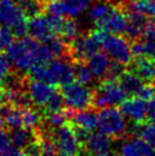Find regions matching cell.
Returning <instances> with one entry per match:
<instances>
[{
	"label": "cell",
	"mask_w": 155,
	"mask_h": 156,
	"mask_svg": "<svg viewBox=\"0 0 155 156\" xmlns=\"http://www.w3.org/2000/svg\"><path fill=\"white\" fill-rule=\"evenodd\" d=\"M29 74L34 81L50 86H62V88L73 83L75 80L74 65L65 58H55L47 64H35Z\"/></svg>",
	"instance_id": "1"
},
{
	"label": "cell",
	"mask_w": 155,
	"mask_h": 156,
	"mask_svg": "<svg viewBox=\"0 0 155 156\" xmlns=\"http://www.w3.org/2000/svg\"><path fill=\"white\" fill-rule=\"evenodd\" d=\"M40 48L41 42L31 37H25L15 41L6 50V56L16 71L20 73H26L30 72L35 64H39Z\"/></svg>",
	"instance_id": "2"
},
{
	"label": "cell",
	"mask_w": 155,
	"mask_h": 156,
	"mask_svg": "<svg viewBox=\"0 0 155 156\" xmlns=\"http://www.w3.org/2000/svg\"><path fill=\"white\" fill-rule=\"evenodd\" d=\"M127 100V92L120 82L114 79H105L94 92V108L105 109L122 105Z\"/></svg>",
	"instance_id": "3"
},
{
	"label": "cell",
	"mask_w": 155,
	"mask_h": 156,
	"mask_svg": "<svg viewBox=\"0 0 155 156\" xmlns=\"http://www.w3.org/2000/svg\"><path fill=\"white\" fill-rule=\"evenodd\" d=\"M65 100V108L71 112H81L89 109L94 104V92L88 86L73 82L62 88Z\"/></svg>",
	"instance_id": "4"
},
{
	"label": "cell",
	"mask_w": 155,
	"mask_h": 156,
	"mask_svg": "<svg viewBox=\"0 0 155 156\" xmlns=\"http://www.w3.org/2000/svg\"><path fill=\"white\" fill-rule=\"evenodd\" d=\"M105 38L106 34L102 30H96L89 34L81 35L70 44V55L78 62L85 59L88 61L90 57L99 52V48L102 47Z\"/></svg>",
	"instance_id": "5"
},
{
	"label": "cell",
	"mask_w": 155,
	"mask_h": 156,
	"mask_svg": "<svg viewBox=\"0 0 155 156\" xmlns=\"http://www.w3.org/2000/svg\"><path fill=\"white\" fill-rule=\"evenodd\" d=\"M99 114V129L100 132L111 139H121L127 134V122L121 109L108 107L102 109Z\"/></svg>",
	"instance_id": "6"
},
{
	"label": "cell",
	"mask_w": 155,
	"mask_h": 156,
	"mask_svg": "<svg viewBox=\"0 0 155 156\" xmlns=\"http://www.w3.org/2000/svg\"><path fill=\"white\" fill-rule=\"evenodd\" d=\"M103 50L116 64L124 66L130 64L134 57L132 46L129 40L120 34H110L103 41Z\"/></svg>",
	"instance_id": "7"
},
{
	"label": "cell",
	"mask_w": 155,
	"mask_h": 156,
	"mask_svg": "<svg viewBox=\"0 0 155 156\" xmlns=\"http://www.w3.org/2000/svg\"><path fill=\"white\" fill-rule=\"evenodd\" d=\"M52 138L56 145L58 155L78 156V154L81 152L82 148L75 137L73 126L70 121L59 129L54 130Z\"/></svg>",
	"instance_id": "8"
},
{
	"label": "cell",
	"mask_w": 155,
	"mask_h": 156,
	"mask_svg": "<svg viewBox=\"0 0 155 156\" xmlns=\"http://www.w3.org/2000/svg\"><path fill=\"white\" fill-rule=\"evenodd\" d=\"M129 17L127 16V14L123 10L114 7L112 12L97 25V27L98 30H102L108 34H122L127 33Z\"/></svg>",
	"instance_id": "9"
},
{
	"label": "cell",
	"mask_w": 155,
	"mask_h": 156,
	"mask_svg": "<svg viewBox=\"0 0 155 156\" xmlns=\"http://www.w3.org/2000/svg\"><path fill=\"white\" fill-rule=\"evenodd\" d=\"M27 31L31 38L42 44L56 37L48 15H42V14L27 21Z\"/></svg>",
	"instance_id": "10"
},
{
	"label": "cell",
	"mask_w": 155,
	"mask_h": 156,
	"mask_svg": "<svg viewBox=\"0 0 155 156\" xmlns=\"http://www.w3.org/2000/svg\"><path fill=\"white\" fill-rule=\"evenodd\" d=\"M121 112L123 115L130 119L132 123L144 124L147 122L148 103L139 97H131L121 105Z\"/></svg>",
	"instance_id": "11"
},
{
	"label": "cell",
	"mask_w": 155,
	"mask_h": 156,
	"mask_svg": "<svg viewBox=\"0 0 155 156\" xmlns=\"http://www.w3.org/2000/svg\"><path fill=\"white\" fill-rule=\"evenodd\" d=\"M25 89L32 100V104L38 106L39 108L46 107L49 99L52 98V94L56 90L52 86L48 84V83L34 81V80L26 82Z\"/></svg>",
	"instance_id": "12"
},
{
	"label": "cell",
	"mask_w": 155,
	"mask_h": 156,
	"mask_svg": "<svg viewBox=\"0 0 155 156\" xmlns=\"http://www.w3.org/2000/svg\"><path fill=\"white\" fill-rule=\"evenodd\" d=\"M24 20H26V17L20 8L17 1L0 0V27H13Z\"/></svg>",
	"instance_id": "13"
},
{
	"label": "cell",
	"mask_w": 155,
	"mask_h": 156,
	"mask_svg": "<svg viewBox=\"0 0 155 156\" xmlns=\"http://www.w3.org/2000/svg\"><path fill=\"white\" fill-rule=\"evenodd\" d=\"M112 147V139L107 137L103 132H90L88 136L85 146L82 147L83 151L89 153L90 155H102L106 154Z\"/></svg>",
	"instance_id": "14"
},
{
	"label": "cell",
	"mask_w": 155,
	"mask_h": 156,
	"mask_svg": "<svg viewBox=\"0 0 155 156\" xmlns=\"http://www.w3.org/2000/svg\"><path fill=\"white\" fill-rule=\"evenodd\" d=\"M69 111V109H67ZM70 113V122L74 126L81 128L88 132H95L97 128H99V114L94 109H86L81 112Z\"/></svg>",
	"instance_id": "15"
},
{
	"label": "cell",
	"mask_w": 155,
	"mask_h": 156,
	"mask_svg": "<svg viewBox=\"0 0 155 156\" xmlns=\"http://www.w3.org/2000/svg\"><path fill=\"white\" fill-rule=\"evenodd\" d=\"M132 51L135 56L150 57L155 55V24L152 23L148 25L142 39L136 41L132 44Z\"/></svg>",
	"instance_id": "16"
},
{
	"label": "cell",
	"mask_w": 155,
	"mask_h": 156,
	"mask_svg": "<svg viewBox=\"0 0 155 156\" xmlns=\"http://www.w3.org/2000/svg\"><path fill=\"white\" fill-rule=\"evenodd\" d=\"M87 65L90 69L94 78L102 79L108 76L112 63H111V58L105 52H97L96 55L88 59Z\"/></svg>",
	"instance_id": "17"
},
{
	"label": "cell",
	"mask_w": 155,
	"mask_h": 156,
	"mask_svg": "<svg viewBox=\"0 0 155 156\" xmlns=\"http://www.w3.org/2000/svg\"><path fill=\"white\" fill-rule=\"evenodd\" d=\"M9 137H10L12 146L15 149H20V151H23L38 138L35 131L25 129L23 126L9 131Z\"/></svg>",
	"instance_id": "18"
},
{
	"label": "cell",
	"mask_w": 155,
	"mask_h": 156,
	"mask_svg": "<svg viewBox=\"0 0 155 156\" xmlns=\"http://www.w3.org/2000/svg\"><path fill=\"white\" fill-rule=\"evenodd\" d=\"M120 84L124 89L127 95L134 97H137L142 88L146 86L144 84V80L135 72H124L120 78Z\"/></svg>",
	"instance_id": "19"
},
{
	"label": "cell",
	"mask_w": 155,
	"mask_h": 156,
	"mask_svg": "<svg viewBox=\"0 0 155 156\" xmlns=\"http://www.w3.org/2000/svg\"><path fill=\"white\" fill-rule=\"evenodd\" d=\"M113 8L114 6L111 2H108L106 0H98L94 4H91V6L89 7L87 12V18L89 22L98 25L112 12Z\"/></svg>",
	"instance_id": "20"
},
{
	"label": "cell",
	"mask_w": 155,
	"mask_h": 156,
	"mask_svg": "<svg viewBox=\"0 0 155 156\" xmlns=\"http://www.w3.org/2000/svg\"><path fill=\"white\" fill-rule=\"evenodd\" d=\"M128 8L130 14L139 15L147 20L155 18V0H131Z\"/></svg>",
	"instance_id": "21"
},
{
	"label": "cell",
	"mask_w": 155,
	"mask_h": 156,
	"mask_svg": "<svg viewBox=\"0 0 155 156\" xmlns=\"http://www.w3.org/2000/svg\"><path fill=\"white\" fill-rule=\"evenodd\" d=\"M135 73L144 81H155V61L150 57H140L135 63Z\"/></svg>",
	"instance_id": "22"
},
{
	"label": "cell",
	"mask_w": 155,
	"mask_h": 156,
	"mask_svg": "<svg viewBox=\"0 0 155 156\" xmlns=\"http://www.w3.org/2000/svg\"><path fill=\"white\" fill-rule=\"evenodd\" d=\"M92 0H63L64 4V16L67 18L79 17L83 13L88 12Z\"/></svg>",
	"instance_id": "23"
},
{
	"label": "cell",
	"mask_w": 155,
	"mask_h": 156,
	"mask_svg": "<svg viewBox=\"0 0 155 156\" xmlns=\"http://www.w3.org/2000/svg\"><path fill=\"white\" fill-rule=\"evenodd\" d=\"M130 130L134 134H138L139 138H142L144 141L155 148V122H146L144 124L132 123Z\"/></svg>",
	"instance_id": "24"
},
{
	"label": "cell",
	"mask_w": 155,
	"mask_h": 156,
	"mask_svg": "<svg viewBox=\"0 0 155 156\" xmlns=\"http://www.w3.org/2000/svg\"><path fill=\"white\" fill-rule=\"evenodd\" d=\"M151 24V21L145 17H142L139 15H135V14H130L129 16V25H128V30L127 33L131 37V38H137V37H142L145 33L146 29L148 25Z\"/></svg>",
	"instance_id": "25"
},
{
	"label": "cell",
	"mask_w": 155,
	"mask_h": 156,
	"mask_svg": "<svg viewBox=\"0 0 155 156\" xmlns=\"http://www.w3.org/2000/svg\"><path fill=\"white\" fill-rule=\"evenodd\" d=\"M42 120L43 116L40 115V113L32 109L31 107L22 109V126L23 128L32 131H37L42 124Z\"/></svg>",
	"instance_id": "26"
},
{
	"label": "cell",
	"mask_w": 155,
	"mask_h": 156,
	"mask_svg": "<svg viewBox=\"0 0 155 156\" xmlns=\"http://www.w3.org/2000/svg\"><path fill=\"white\" fill-rule=\"evenodd\" d=\"M20 8L22 9L25 17L29 20L35 17L38 15H41L42 10H45V0H17Z\"/></svg>",
	"instance_id": "27"
},
{
	"label": "cell",
	"mask_w": 155,
	"mask_h": 156,
	"mask_svg": "<svg viewBox=\"0 0 155 156\" xmlns=\"http://www.w3.org/2000/svg\"><path fill=\"white\" fill-rule=\"evenodd\" d=\"M59 34L62 37V39L66 41V42H69V44H71L79 38V35H80V26L73 18H66Z\"/></svg>",
	"instance_id": "28"
},
{
	"label": "cell",
	"mask_w": 155,
	"mask_h": 156,
	"mask_svg": "<svg viewBox=\"0 0 155 156\" xmlns=\"http://www.w3.org/2000/svg\"><path fill=\"white\" fill-rule=\"evenodd\" d=\"M64 107H65V100L62 91L55 90V92L52 96V98L49 99L48 104L46 105V107L43 109H45L46 114H49V113L63 112V111H65Z\"/></svg>",
	"instance_id": "29"
},
{
	"label": "cell",
	"mask_w": 155,
	"mask_h": 156,
	"mask_svg": "<svg viewBox=\"0 0 155 156\" xmlns=\"http://www.w3.org/2000/svg\"><path fill=\"white\" fill-rule=\"evenodd\" d=\"M74 71H75V80L78 83L87 86L94 79V75L91 73L90 69L88 67V65L83 64L82 62H77L74 64Z\"/></svg>",
	"instance_id": "30"
},
{
	"label": "cell",
	"mask_w": 155,
	"mask_h": 156,
	"mask_svg": "<svg viewBox=\"0 0 155 156\" xmlns=\"http://www.w3.org/2000/svg\"><path fill=\"white\" fill-rule=\"evenodd\" d=\"M15 34L13 30L8 26H1L0 27V49H8L15 42Z\"/></svg>",
	"instance_id": "31"
},
{
	"label": "cell",
	"mask_w": 155,
	"mask_h": 156,
	"mask_svg": "<svg viewBox=\"0 0 155 156\" xmlns=\"http://www.w3.org/2000/svg\"><path fill=\"white\" fill-rule=\"evenodd\" d=\"M10 67H12V64L7 58V56L0 55V87L5 82V80L12 74Z\"/></svg>",
	"instance_id": "32"
},
{
	"label": "cell",
	"mask_w": 155,
	"mask_h": 156,
	"mask_svg": "<svg viewBox=\"0 0 155 156\" xmlns=\"http://www.w3.org/2000/svg\"><path fill=\"white\" fill-rule=\"evenodd\" d=\"M12 149H14V147L12 146L9 132H7L4 129H1L0 130V153L9 152Z\"/></svg>",
	"instance_id": "33"
},
{
	"label": "cell",
	"mask_w": 155,
	"mask_h": 156,
	"mask_svg": "<svg viewBox=\"0 0 155 156\" xmlns=\"http://www.w3.org/2000/svg\"><path fill=\"white\" fill-rule=\"evenodd\" d=\"M6 104H8L7 103V97H6V91L2 87H0V108Z\"/></svg>",
	"instance_id": "34"
},
{
	"label": "cell",
	"mask_w": 155,
	"mask_h": 156,
	"mask_svg": "<svg viewBox=\"0 0 155 156\" xmlns=\"http://www.w3.org/2000/svg\"><path fill=\"white\" fill-rule=\"evenodd\" d=\"M4 126H5V122H4V120L0 117V130L4 129Z\"/></svg>",
	"instance_id": "35"
},
{
	"label": "cell",
	"mask_w": 155,
	"mask_h": 156,
	"mask_svg": "<svg viewBox=\"0 0 155 156\" xmlns=\"http://www.w3.org/2000/svg\"><path fill=\"white\" fill-rule=\"evenodd\" d=\"M95 156H115L112 153H106V154H102V155H95Z\"/></svg>",
	"instance_id": "36"
},
{
	"label": "cell",
	"mask_w": 155,
	"mask_h": 156,
	"mask_svg": "<svg viewBox=\"0 0 155 156\" xmlns=\"http://www.w3.org/2000/svg\"><path fill=\"white\" fill-rule=\"evenodd\" d=\"M57 156H64V155H57Z\"/></svg>",
	"instance_id": "37"
},
{
	"label": "cell",
	"mask_w": 155,
	"mask_h": 156,
	"mask_svg": "<svg viewBox=\"0 0 155 156\" xmlns=\"http://www.w3.org/2000/svg\"><path fill=\"white\" fill-rule=\"evenodd\" d=\"M154 61H155V59H154Z\"/></svg>",
	"instance_id": "38"
},
{
	"label": "cell",
	"mask_w": 155,
	"mask_h": 156,
	"mask_svg": "<svg viewBox=\"0 0 155 156\" xmlns=\"http://www.w3.org/2000/svg\"><path fill=\"white\" fill-rule=\"evenodd\" d=\"M154 88H155V87H154Z\"/></svg>",
	"instance_id": "39"
}]
</instances>
